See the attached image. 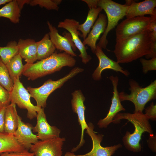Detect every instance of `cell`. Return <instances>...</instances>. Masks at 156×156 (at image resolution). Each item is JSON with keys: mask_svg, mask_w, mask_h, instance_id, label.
Here are the masks:
<instances>
[{"mask_svg": "<svg viewBox=\"0 0 156 156\" xmlns=\"http://www.w3.org/2000/svg\"><path fill=\"white\" fill-rule=\"evenodd\" d=\"M130 94L122 91L119 93L121 101H129L134 104L135 109L134 113H143L146 104L156 98V80L152 82L148 86L142 88L135 80L131 79L129 81Z\"/></svg>", "mask_w": 156, "mask_h": 156, "instance_id": "cell-4", "label": "cell"}, {"mask_svg": "<svg viewBox=\"0 0 156 156\" xmlns=\"http://www.w3.org/2000/svg\"><path fill=\"white\" fill-rule=\"evenodd\" d=\"M22 58L19 54L12 59L6 64L10 77L14 82V79L22 74L24 68Z\"/></svg>", "mask_w": 156, "mask_h": 156, "instance_id": "cell-26", "label": "cell"}, {"mask_svg": "<svg viewBox=\"0 0 156 156\" xmlns=\"http://www.w3.org/2000/svg\"><path fill=\"white\" fill-rule=\"evenodd\" d=\"M82 1L86 3L89 9L98 7L97 4L98 0H83Z\"/></svg>", "mask_w": 156, "mask_h": 156, "instance_id": "cell-37", "label": "cell"}, {"mask_svg": "<svg viewBox=\"0 0 156 156\" xmlns=\"http://www.w3.org/2000/svg\"><path fill=\"white\" fill-rule=\"evenodd\" d=\"M127 6L125 16L127 18L149 15H156V0H145L136 2L133 0H125Z\"/></svg>", "mask_w": 156, "mask_h": 156, "instance_id": "cell-15", "label": "cell"}, {"mask_svg": "<svg viewBox=\"0 0 156 156\" xmlns=\"http://www.w3.org/2000/svg\"><path fill=\"white\" fill-rule=\"evenodd\" d=\"M126 119L132 123L135 127L134 132L131 134L127 131L122 139L124 144L128 150L134 152L141 151V146L140 143L143 133L146 132L151 135L153 134L149 119L143 113L138 112L118 113L114 118L112 122L116 123L121 119Z\"/></svg>", "mask_w": 156, "mask_h": 156, "instance_id": "cell-3", "label": "cell"}, {"mask_svg": "<svg viewBox=\"0 0 156 156\" xmlns=\"http://www.w3.org/2000/svg\"><path fill=\"white\" fill-rule=\"evenodd\" d=\"M145 115L149 119L155 120L156 119V105L152 102L150 106L145 109Z\"/></svg>", "mask_w": 156, "mask_h": 156, "instance_id": "cell-32", "label": "cell"}, {"mask_svg": "<svg viewBox=\"0 0 156 156\" xmlns=\"http://www.w3.org/2000/svg\"><path fill=\"white\" fill-rule=\"evenodd\" d=\"M147 29L150 32L151 40L156 41V18L153 19L149 25Z\"/></svg>", "mask_w": 156, "mask_h": 156, "instance_id": "cell-34", "label": "cell"}, {"mask_svg": "<svg viewBox=\"0 0 156 156\" xmlns=\"http://www.w3.org/2000/svg\"><path fill=\"white\" fill-rule=\"evenodd\" d=\"M31 97L29 92L20 81V78L14 79L13 88L10 92V103L17 105L20 108L26 109L27 117L31 120L36 117L37 112L41 107L32 103Z\"/></svg>", "mask_w": 156, "mask_h": 156, "instance_id": "cell-8", "label": "cell"}, {"mask_svg": "<svg viewBox=\"0 0 156 156\" xmlns=\"http://www.w3.org/2000/svg\"><path fill=\"white\" fill-rule=\"evenodd\" d=\"M102 10L99 7L89 9L85 22L83 24H79L77 30L82 33L81 36L84 40L90 32L91 28L93 26L98 16Z\"/></svg>", "mask_w": 156, "mask_h": 156, "instance_id": "cell-25", "label": "cell"}, {"mask_svg": "<svg viewBox=\"0 0 156 156\" xmlns=\"http://www.w3.org/2000/svg\"><path fill=\"white\" fill-rule=\"evenodd\" d=\"M11 0H0V6L6 4L10 1Z\"/></svg>", "mask_w": 156, "mask_h": 156, "instance_id": "cell-39", "label": "cell"}, {"mask_svg": "<svg viewBox=\"0 0 156 156\" xmlns=\"http://www.w3.org/2000/svg\"><path fill=\"white\" fill-rule=\"evenodd\" d=\"M113 87V96L111 99V104L107 116L103 119L99 120L97 123L99 127L106 128L111 122L116 115L120 112L125 111V109L122 105L119 96L117 89L118 78L117 76L113 75L109 77Z\"/></svg>", "mask_w": 156, "mask_h": 156, "instance_id": "cell-16", "label": "cell"}, {"mask_svg": "<svg viewBox=\"0 0 156 156\" xmlns=\"http://www.w3.org/2000/svg\"><path fill=\"white\" fill-rule=\"evenodd\" d=\"M155 18L156 15L126 18L116 27V40L126 38L147 29L151 21Z\"/></svg>", "mask_w": 156, "mask_h": 156, "instance_id": "cell-7", "label": "cell"}, {"mask_svg": "<svg viewBox=\"0 0 156 156\" xmlns=\"http://www.w3.org/2000/svg\"><path fill=\"white\" fill-rule=\"evenodd\" d=\"M18 54L17 42L15 40L9 41L5 47H0V57L5 64Z\"/></svg>", "mask_w": 156, "mask_h": 156, "instance_id": "cell-27", "label": "cell"}, {"mask_svg": "<svg viewBox=\"0 0 156 156\" xmlns=\"http://www.w3.org/2000/svg\"><path fill=\"white\" fill-rule=\"evenodd\" d=\"M152 41L151 52L149 54L145 56V57L147 59L156 57V41Z\"/></svg>", "mask_w": 156, "mask_h": 156, "instance_id": "cell-36", "label": "cell"}, {"mask_svg": "<svg viewBox=\"0 0 156 156\" xmlns=\"http://www.w3.org/2000/svg\"><path fill=\"white\" fill-rule=\"evenodd\" d=\"M83 70V68L75 67L69 73L59 79L54 81L50 79L39 87L32 88L29 86L27 88V89L31 97L36 101V105L44 108L46 107L48 97L52 92L60 88L66 82Z\"/></svg>", "mask_w": 156, "mask_h": 156, "instance_id": "cell-6", "label": "cell"}, {"mask_svg": "<svg viewBox=\"0 0 156 156\" xmlns=\"http://www.w3.org/2000/svg\"><path fill=\"white\" fill-rule=\"evenodd\" d=\"M47 24L49 30L50 38L56 49L63 51L73 57H76L77 55L74 51L76 47L72 38L70 37V34L69 36L66 34V35L63 36L59 34L58 30L49 21L47 22Z\"/></svg>", "mask_w": 156, "mask_h": 156, "instance_id": "cell-17", "label": "cell"}, {"mask_svg": "<svg viewBox=\"0 0 156 156\" xmlns=\"http://www.w3.org/2000/svg\"><path fill=\"white\" fill-rule=\"evenodd\" d=\"M13 85L14 82L10 77L6 65L0 57V85L10 92Z\"/></svg>", "mask_w": 156, "mask_h": 156, "instance_id": "cell-28", "label": "cell"}, {"mask_svg": "<svg viewBox=\"0 0 156 156\" xmlns=\"http://www.w3.org/2000/svg\"><path fill=\"white\" fill-rule=\"evenodd\" d=\"M99 60V64L93 73L92 77L95 81H99L102 78L101 73L103 71L107 69L112 70L117 72H120L126 76H128L129 73L125 70L117 62L108 57L103 52L102 49L96 45L95 53Z\"/></svg>", "mask_w": 156, "mask_h": 156, "instance_id": "cell-14", "label": "cell"}, {"mask_svg": "<svg viewBox=\"0 0 156 156\" xmlns=\"http://www.w3.org/2000/svg\"><path fill=\"white\" fill-rule=\"evenodd\" d=\"M0 156H34V154L27 150H25L20 152L3 153H0Z\"/></svg>", "mask_w": 156, "mask_h": 156, "instance_id": "cell-33", "label": "cell"}, {"mask_svg": "<svg viewBox=\"0 0 156 156\" xmlns=\"http://www.w3.org/2000/svg\"><path fill=\"white\" fill-rule=\"evenodd\" d=\"M72 99L71 100V107L73 111L77 114L78 121L81 128V139L79 144L71 150L72 152L77 151L85 143L83 138L84 132L88 127L85 117L86 106L84 104L85 98L80 90H77L72 93Z\"/></svg>", "mask_w": 156, "mask_h": 156, "instance_id": "cell-11", "label": "cell"}, {"mask_svg": "<svg viewBox=\"0 0 156 156\" xmlns=\"http://www.w3.org/2000/svg\"><path fill=\"white\" fill-rule=\"evenodd\" d=\"M18 54L27 64L34 63L37 60L36 42L34 39H20L17 42Z\"/></svg>", "mask_w": 156, "mask_h": 156, "instance_id": "cell-20", "label": "cell"}, {"mask_svg": "<svg viewBox=\"0 0 156 156\" xmlns=\"http://www.w3.org/2000/svg\"><path fill=\"white\" fill-rule=\"evenodd\" d=\"M6 107L0 109V133L4 132V117Z\"/></svg>", "mask_w": 156, "mask_h": 156, "instance_id": "cell-35", "label": "cell"}, {"mask_svg": "<svg viewBox=\"0 0 156 156\" xmlns=\"http://www.w3.org/2000/svg\"><path fill=\"white\" fill-rule=\"evenodd\" d=\"M97 4L98 7L105 11L107 18V24L105 29L96 45L102 49H107V35L117 25L119 21L125 16L128 6L111 0H98Z\"/></svg>", "mask_w": 156, "mask_h": 156, "instance_id": "cell-5", "label": "cell"}, {"mask_svg": "<svg viewBox=\"0 0 156 156\" xmlns=\"http://www.w3.org/2000/svg\"><path fill=\"white\" fill-rule=\"evenodd\" d=\"M18 126L14 135L18 142L25 148L28 150L32 145L38 140L37 135L33 133V127L30 124L25 123L18 116Z\"/></svg>", "mask_w": 156, "mask_h": 156, "instance_id": "cell-18", "label": "cell"}, {"mask_svg": "<svg viewBox=\"0 0 156 156\" xmlns=\"http://www.w3.org/2000/svg\"><path fill=\"white\" fill-rule=\"evenodd\" d=\"M64 138L60 137L38 141L30 149L34 156H62Z\"/></svg>", "mask_w": 156, "mask_h": 156, "instance_id": "cell-10", "label": "cell"}, {"mask_svg": "<svg viewBox=\"0 0 156 156\" xmlns=\"http://www.w3.org/2000/svg\"><path fill=\"white\" fill-rule=\"evenodd\" d=\"M88 128L86 133L91 137L92 142V147L91 151L85 154L75 155L72 152H67L64 156H111L118 148L122 147L120 144L114 146L103 147L101 144L103 135L96 134L94 131V127L90 122L88 124Z\"/></svg>", "mask_w": 156, "mask_h": 156, "instance_id": "cell-9", "label": "cell"}, {"mask_svg": "<svg viewBox=\"0 0 156 156\" xmlns=\"http://www.w3.org/2000/svg\"><path fill=\"white\" fill-rule=\"evenodd\" d=\"M37 123L33 132H37L38 139L40 140L60 137V130L57 127L50 125L47 121L44 108L41 107L37 112Z\"/></svg>", "mask_w": 156, "mask_h": 156, "instance_id": "cell-13", "label": "cell"}, {"mask_svg": "<svg viewBox=\"0 0 156 156\" xmlns=\"http://www.w3.org/2000/svg\"><path fill=\"white\" fill-rule=\"evenodd\" d=\"M76 60L66 53L55 52L49 57L32 64L26 63L22 74L28 80L39 78L58 71L65 66L73 67Z\"/></svg>", "mask_w": 156, "mask_h": 156, "instance_id": "cell-2", "label": "cell"}, {"mask_svg": "<svg viewBox=\"0 0 156 156\" xmlns=\"http://www.w3.org/2000/svg\"><path fill=\"white\" fill-rule=\"evenodd\" d=\"M140 62L142 66V70L144 74H146L150 71L156 70V57L147 60L140 58Z\"/></svg>", "mask_w": 156, "mask_h": 156, "instance_id": "cell-30", "label": "cell"}, {"mask_svg": "<svg viewBox=\"0 0 156 156\" xmlns=\"http://www.w3.org/2000/svg\"><path fill=\"white\" fill-rule=\"evenodd\" d=\"M62 1L61 0H29L28 4L31 6L38 5L48 10L58 11V5Z\"/></svg>", "mask_w": 156, "mask_h": 156, "instance_id": "cell-29", "label": "cell"}, {"mask_svg": "<svg viewBox=\"0 0 156 156\" xmlns=\"http://www.w3.org/2000/svg\"><path fill=\"white\" fill-rule=\"evenodd\" d=\"M25 150H27L18 142L14 135L0 133V153Z\"/></svg>", "mask_w": 156, "mask_h": 156, "instance_id": "cell-21", "label": "cell"}, {"mask_svg": "<svg viewBox=\"0 0 156 156\" xmlns=\"http://www.w3.org/2000/svg\"><path fill=\"white\" fill-rule=\"evenodd\" d=\"M79 24V21L74 19L66 18L63 21L59 22L57 27L65 29L69 32L72 41L80 52L79 56L81 58L82 62L86 64L90 61L92 57L88 54L86 47L79 38L80 34L77 30Z\"/></svg>", "mask_w": 156, "mask_h": 156, "instance_id": "cell-12", "label": "cell"}, {"mask_svg": "<svg viewBox=\"0 0 156 156\" xmlns=\"http://www.w3.org/2000/svg\"><path fill=\"white\" fill-rule=\"evenodd\" d=\"M152 40L148 30L125 39L116 40L114 53L119 63H128L150 54Z\"/></svg>", "mask_w": 156, "mask_h": 156, "instance_id": "cell-1", "label": "cell"}, {"mask_svg": "<svg viewBox=\"0 0 156 156\" xmlns=\"http://www.w3.org/2000/svg\"><path fill=\"white\" fill-rule=\"evenodd\" d=\"M10 92L0 85V109L6 107L10 103Z\"/></svg>", "mask_w": 156, "mask_h": 156, "instance_id": "cell-31", "label": "cell"}, {"mask_svg": "<svg viewBox=\"0 0 156 156\" xmlns=\"http://www.w3.org/2000/svg\"><path fill=\"white\" fill-rule=\"evenodd\" d=\"M21 11L17 0H11L0 9V18H6L12 23H17L20 21Z\"/></svg>", "mask_w": 156, "mask_h": 156, "instance_id": "cell-23", "label": "cell"}, {"mask_svg": "<svg viewBox=\"0 0 156 156\" xmlns=\"http://www.w3.org/2000/svg\"><path fill=\"white\" fill-rule=\"evenodd\" d=\"M107 24L106 16L104 14L100 13L92 26V29L83 42L85 46L87 45L90 47L91 50L93 53H95L96 51V42L101 34L104 32Z\"/></svg>", "mask_w": 156, "mask_h": 156, "instance_id": "cell-19", "label": "cell"}, {"mask_svg": "<svg viewBox=\"0 0 156 156\" xmlns=\"http://www.w3.org/2000/svg\"><path fill=\"white\" fill-rule=\"evenodd\" d=\"M29 0H17L18 6L21 10L25 4H28Z\"/></svg>", "mask_w": 156, "mask_h": 156, "instance_id": "cell-38", "label": "cell"}, {"mask_svg": "<svg viewBox=\"0 0 156 156\" xmlns=\"http://www.w3.org/2000/svg\"><path fill=\"white\" fill-rule=\"evenodd\" d=\"M37 60H40L52 55L56 48L50 40L49 33L46 34L40 41L36 42Z\"/></svg>", "mask_w": 156, "mask_h": 156, "instance_id": "cell-24", "label": "cell"}, {"mask_svg": "<svg viewBox=\"0 0 156 156\" xmlns=\"http://www.w3.org/2000/svg\"><path fill=\"white\" fill-rule=\"evenodd\" d=\"M16 105L10 103L5 109L4 133L14 135L18 126V116Z\"/></svg>", "mask_w": 156, "mask_h": 156, "instance_id": "cell-22", "label": "cell"}]
</instances>
